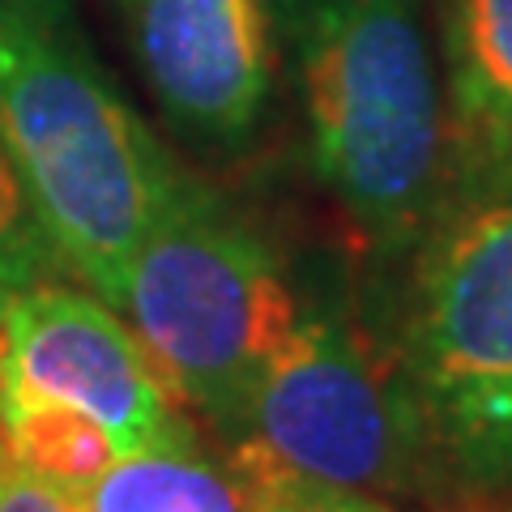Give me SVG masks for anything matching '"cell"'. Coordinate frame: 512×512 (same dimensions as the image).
<instances>
[{
	"mask_svg": "<svg viewBox=\"0 0 512 512\" xmlns=\"http://www.w3.org/2000/svg\"><path fill=\"white\" fill-rule=\"evenodd\" d=\"M440 90L444 222L512 192V0H440Z\"/></svg>",
	"mask_w": 512,
	"mask_h": 512,
	"instance_id": "obj_8",
	"label": "cell"
},
{
	"mask_svg": "<svg viewBox=\"0 0 512 512\" xmlns=\"http://www.w3.org/2000/svg\"><path fill=\"white\" fill-rule=\"evenodd\" d=\"M231 461L248 483V508L252 512H393L389 504H380L376 495L295 474L248 444H235Z\"/></svg>",
	"mask_w": 512,
	"mask_h": 512,
	"instance_id": "obj_11",
	"label": "cell"
},
{
	"mask_svg": "<svg viewBox=\"0 0 512 512\" xmlns=\"http://www.w3.org/2000/svg\"><path fill=\"white\" fill-rule=\"evenodd\" d=\"M0 393L43 397L86 414L120 453L197 440L133 325L99 295L73 286L39 282L5 303Z\"/></svg>",
	"mask_w": 512,
	"mask_h": 512,
	"instance_id": "obj_6",
	"label": "cell"
},
{
	"mask_svg": "<svg viewBox=\"0 0 512 512\" xmlns=\"http://www.w3.org/2000/svg\"><path fill=\"white\" fill-rule=\"evenodd\" d=\"M402 389L431 457L483 487L512 478V192L436 227Z\"/></svg>",
	"mask_w": 512,
	"mask_h": 512,
	"instance_id": "obj_4",
	"label": "cell"
},
{
	"mask_svg": "<svg viewBox=\"0 0 512 512\" xmlns=\"http://www.w3.org/2000/svg\"><path fill=\"white\" fill-rule=\"evenodd\" d=\"M116 312L175 402L235 436L303 308L274 252L197 184H184L137 244Z\"/></svg>",
	"mask_w": 512,
	"mask_h": 512,
	"instance_id": "obj_3",
	"label": "cell"
},
{
	"mask_svg": "<svg viewBox=\"0 0 512 512\" xmlns=\"http://www.w3.org/2000/svg\"><path fill=\"white\" fill-rule=\"evenodd\" d=\"M436 512H512V495L508 491H474L461 500H448Z\"/></svg>",
	"mask_w": 512,
	"mask_h": 512,
	"instance_id": "obj_14",
	"label": "cell"
},
{
	"mask_svg": "<svg viewBox=\"0 0 512 512\" xmlns=\"http://www.w3.org/2000/svg\"><path fill=\"white\" fill-rule=\"evenodd\" d=\"M158 107L180 133L235 146L274 90L269 0H120Z\"/></svg>",
	"mask_w": 512,
	"mask_h": 512,
	"instance_id": "obj_7",
	"label": "cell"
},
{
	"mask_svg": "<svg viewBox=\"0 0 512 512\" xmlns=\"http://www.w3.org/2000/svg\"><path fill=\"white\" fill-rule=\"evenodd\" d=\"M295 82L320 188L372 256L444 214V90L423 0H299Z\"/></svg>",
	"mask_w": 512,
	"mask_h": 512,
	"instance_id": "obj_2",
	"label": "cell"
},
{
	"mask_svg": "<svg viewBox=\"0 0 512 512\" xmlns=\"http://www.w3.org/2000/svg\"><path fill=\"white\" fill-rule=\"evenodd\" d=\"M0 512H77V504L52 478L26 470L0 440Z\"/></svg>",
	"mask_w": 512,
	"mask_h": 512,
	"instance_id": "obj_13",
	"label": "cell"
},
{
	"mask_svg": "<svg viewBox=\"0 0 512 512\" xmlns=\"http://www.w3.org/2000/svg\"><path fill=\"white\" fill-rule=\"evenodd\" d=\"M235 444L355 491H410L431 448L402 380H389L342 320L299 312L256 380Z\"/></svg>",
	"mask_w": 512,
	"mask_h": 512,
	"instance_id": "obj_5",
	"label": "cell"
},
{
	"mask_svg": "<svg viewBox=\"0 0 512 512\" xmlns=\"http://www.w3.org/2000/svg\"><path fill=\"white\" fill-rule=\"evenodd\" d=\"M56 269L60 261L47 244V235L39 231L35 214H30L18 171L0 150V312L13 295H22L39 282H52Z\"/></svg>",
	"mask_w": 512,
	"mask_h": 512,
	"instance_id": "obj_12",
	"label": "cell"
},
{
	"mask_svg": "<svg viewBox=\"0 0 512 512\" xmlns=\"http://www.w3.org/2000/svg\"><path fill=\"white\" fill-rule=\"evenodd\" d=\"M0 150L60 269L120 308L137 244L188 180L64 0H0Z\"/></svg>",
	"mask_w": 512,
	"mask_h": 512,
	"instance_id": "obj_1",
	"label": "cell"
},
{
	"mask_svg": "<svg viewBox=\"0 0 512 512\" xmlns=\"http://www.w3.org/2000/svg\"><path fill=\"white\" fill-rule=\"evenodd\" d=\"M69 495L77 512H252L235 461L201 453L197 440L120 453Z\"/></svg>",
	"mask_w": 512,
	"mask_h": 512,
	"instance_id": "obj_9",
	"label": "cell"
},
{
	"mask_svg": "<svg viewBox=\"0 0 512 512\" xmlns=\"http://www.w3.org/2000/svg\"><path fill=\"white\" fill-rule=\"evenodd\" d=\"M0 440L26 470L52 478L64 491H77L111 457H120L116 440L86 414L22 393H0Z\"/></svg>",
	"mask_w": 512,
	"mask_h": 512,
	"instance_id": "obj_10",
	"label": "cell"
}]
</instances>
